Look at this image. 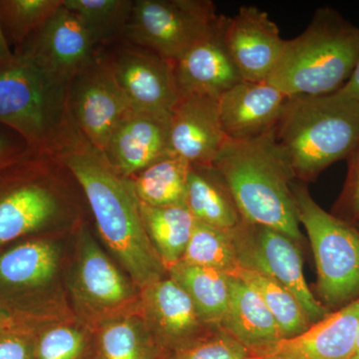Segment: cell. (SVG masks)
Segmentation results:
<instances>
[{
	"label": "cell",
	"instance_id": "2",
	"mask_svg": "<svg viewBox=\"0 0 359 359\" xmlns=\"http://www.w3.org/2000/svg\"><path fill=\"white\" fill-rule=\"evenodd\" d=\"M212 166L230 189L243 221L304 242L292 189L294 177L273 131L249 140L226 139Z\"/></svg>",
	"mask_w": 359,
	"mask_h": 359
},
{
	"label": "cell",
	"instance_id": "30",
	"mask_svg": "<svg viewBox=\"0 0 359 359\" xmlns=\"http://www.w3.org/2000/svg\"><path fill=\"white\" fill-rule=\"evenodd\" d=\"M93 330L77 320L40 325L35 337V359H90Z\"/></svg>",
	"mask_w": 359,
	"mask_h": 359
},
{
	"label": "cell",
	"instance_id": "36",
	"mask_svg": "<svg viewBox=\"0 0 359 359\" xmlns=\"http://www.w3.org/2000/svg\"><path fill=\"white\" fill-rule=\"evenodd\" d=\"M27 147H22L14 143L9 137L0 134V167L7 164L9 161L21 154Z\"/></svg>",
	"mask_w": 359,
	"mask_h": 359
},
{
	"label": "cell",
	"instance_id": "6",
	"mask_svg": "<svg viewBox=\"0 0 359 359\" xmlns=\"http://www.w3.org/2000/svg\"><path fill=\"white\" fill-rule=\"evenodd\" d=\"M63 259L62 243L55 238H32L0 254V308L39 325L76 320Z\"/></svg>",
	"mask_w": 359,
	"mask_h": 359
},
{
	"label": "cell",
	"instance_id": "35",
	"mask_svg": "<svg viewBox=\"0 0 359 359\" xmlns=\"http://www.w3.org/2000/svg\"><path fill=\"white\" fill-rule=\"evenodd\" d=\"M348 169L344 188L334 203L332 214L347 223H359V143L347 158Z\"/></svg>",
	"mask_w": 359,
	"mask_h": 359
},
{
	"label": "cell",
	"instance_id": "26",
	"mask_svg": "<svg viewBox=\"0 0 359 359\" xmlns=\"http://www.w3.org/2000/svg\"><path fill=\"white\" fill-rule=\"evenodd\" d=\"M140 212L149 240L168 271L183 259L196 219L186 205L151 207L140 203Z\"/></svg>",
	"mask_w": 359,
	"mask_h": 359
},
{
	"label": "cell",
	"instance_id": "11",
	"mask_svg": "<svg viewBox=\"0 0 359 359\" xmlns=\"http://www.w3.org/2000/svg\"><path fill=\"white\" fill-rule=\"evenodd\" d=\"M240 268L257 271L282 283L299 302L311 325L332 311L309 290L299 244L282 231L245 223L233 230Z\"/></svg>",
	"mask_w": 359,
	"mask_h": 359
},
{
	"label": "cell",
	"instance_id": "3",
	"mask_svg": "<svg viewBox=\"0 0 359 359\" xmlns=\"http://www.w3.org/2000/svg\"><path fill=\"white\" fill-rule=\"evenodd\" d=\"M273 135L294 180L313 181L358 145L359 102L340 90L290 97Z\"/></svg>",
	"mask_w": 359,
	"mask_h": 359
},
{
	"label": "cell",
	"instance_id": "10",
	"mask_svg": "<svg viewBox=\"0 0 359 359\" xmlns=\"http://www.w3.org/2000/svg\"><path fill=\"white\" fill-rule=\"evenodd\" d=\"M221 18L211 0H136L124 35L174 63L214 32Z\"/></svg>",
	"mask_w": 359,
	"mask_h": 359
},
{
	"label": "cell",
	"instance_id": "39",
	"mask_svg": "<svg viewBox=\"0 0 359 359\" xmlns=\"http://www.w3.org/2000/svg\"><path fill=\"white\" fill-rule=\"evenodd\" d=\"M25 321L16 318L15 316L6 311V309L0 308V330H4V328L13 327V325H18V323H25ZM26 323H29V321H26Z\"/></svg>",
	"mask_w": 359,
	"mask_h": 359
},
{
	"label": "cell",
	"instance_id": "20",
	"mask_svg": "<svg viewBox=\"0 0 359 359\" xmlns=\"http://www.w3.org/2000/svg\"><path fill=\"white\" fill-rule=\"evenodd\" d=\"M358 332L359 297L302 334L280 340L250 359H351Z\"/></svg>",
	"mask_w": 359,
	"mask_h": 359
},
{
	"label": "cell",
	"instance_id": "17",
	"mask_svg": "<svg viewBox=\"0 0 359 359\" xmlns=\"http://www.w3.org/2000/svg\"><path fill=\"white\" fill-rule=\"evenodd\" d=\"M171 115L131 110L111 136L103 154L118 174L129 179L173 154L170 147Z\"/></svg>",
	"mask_w": 359,
	"mask_h": 359
},
{
	"label": "cell",
	"instance_id": "41",
	"mask_svg": "<svg viewBox=\"0 0 359 359\" xmlns=\"http://www.w3.org/2000/svg\"><path fill=\"white\" fill-rule=\"evenodd\" d=\"M356 226H358V228H359V223L358 224H356Z\"/></svg>",
	"mask_w": 359,
	"mask_h": 359
},
{
	"label": "cell",
	"instance_id": "16",
	"mask_svg": "<svg viewBox=\"0 0 359 359\" xmlns=\"http://www.w3.org/2000/svg\"><path fill=\"white\" fill-rule=\"evenodd\" d=\"M96 45L82 20L62 4L16 51L32 54L45 68L71 82L95 57Z\"/></svg>",
	"mask_w": 359,
	"mask_h": 359
},
{
	"label": "cell",
	"instance_id": "18",
	"mask_svg": "<svg viewBox=\"0 0 359 359\" xmlns=\"http://www.w3.org/2000/svg\"><path fill=\"white\" fill-rule=\"evenodd\" d=\"M219 99L181 97L172 111L170 147L191 166H212L226 140L219 114Z\"/></svg>",
	"mask_w": 359,
	"mask_h": 359
},
{
	"label": "cell",
	"instance_id": "23",
	"mask_svg": "<svg viewBox=\"0 0 359 359\" xmlns=\"http://www.w3.org/2000/svg\"><path fill=\"white\" fill-rule=\"evenodd\" d=\"M185 205L196 222L214 228L233 231L243 222L230 189L212 166H191Z\"/></svg>",
	"mask_w": 359,
	"mask_h": 359
},
{
	"label": "cell",
	"instance_id": "25",
	"mask_svg": "<svg viewBox=\"0 0 359 359\" xmlns=\"http://www.w3.org/2000/svg\"><path fill=\"white\" fill-rule=\"evenodd\" d=\"M167 273L185 290L202 320L210 327H221L230 302V276L183 262L175 264Z\"/></svg>",
	"mask_w": 359,
	"mask_h": 359
},
{
	"label": "cell",
	"instance_id": "31",
	"mask_svg": "<svg viewBox=\"0 0 359 359\" xmlns=\"http://www.w3.org/2000/svg\"><path fill=\"white\" fill-rule=\"evenodd\" d=\"M133 2L131 0H65L63 4L76 14L96 44H99L124 34Z\"/></svg>",
	"mask_w": 359,
	"mask_h": 359
},
{
	"label": "cell",
	"instance_id": "33",
	"mask_svg": "<svg viewBox=\"0 0 359 359\" xmlns=\"http://www.w3.org/2000/svg\"><path fill=\"white\" fill-rule=\"evenodd\" d=\"M243 344L219 327L192 346L165 354L164 359H250Z\"/></svg>",
	"mask_w": 359,
	"mask_h": 359
},
{
	"label": "cell",
	"instance_id": "37",
	"mask_svg": "<svg viewBox=\"0 0 359 359\" xmlns=\"http://www.w3.org/2000/svg\"><path fill=\"white\" fill-rule=\"evenodd\" d=\"M339 90L342 93L359 102V58L355 68H354L353 75L349 78L348 81L344 84V86Z\"/></svg>",
	"mask_w": 359,
	"mask_h": 359
},
{
	"label": "cell",
	"instance_id": "28",
	"mask_svg": "<svg viewBox=\"0 0 359 359\" xmlns=\"http://www.w3.org/2000/svg\"><path fill=\"white\" fill-rule=\"evenodd\" d=\"M233 276L242 278L259 292L275 318L283 339H292L311 327V321L301 304L282 283L263 273L242 268Z\"/></svg>",
	"mask_w": 359,
	"mask_h": 359
},
{
	"label": "cell",
	"instance_id": "5",
	"mask_svg": "<svg viewBox=\"0 0 359 359\" xmlns=\"http://www.w3.org/2000/svg\"><path fill=\"white\" fill-rule=\"evenodd\" d=\"M69 84L32 54L14 52L0 65V124L20 135L30 150L50 154L70 122Z\"/></svg>",
	"mask_w": 359,
	"mask_h": 359
},
{
	"label": "cell",
	"instance_id": "34",
	"mask_svg": "<svg viewBox=\"0 0 359 359\" xmlns=\"http://www.w3.org/2000/svg\"><path fill=\"white\" fill-rule=\"evenodd\" d=\"M42 325L25 321L0 330V359H35V337Z\"/></svg>",
	"mask_w": 359,
	"mask_h": 359
},
{
	"label": "cell",
	"instance_id": "9",
	"mask_svg": "<svg viewBox=\"0 0 359 359\" xmlns=\"http://www.w3.org/2000/svg\"><path fill=\"white\" fill-rule=\"evenodd\" d=\"M75 256L66 278L72 313L90 330L139 313L140 289L116 266L85 224L77 229Z\"/></svg>",
	"mask_w": 359,
	"mask_h": 359
},
{
	"label": "cell",
	"instance_id": "14",
	"mask_svg": "<svg viewBox=\"0 0 359 359\" xmlns=\"http://www.w3.org/2000/svg\"><path fill=\"white\" fill-rule=\"evenodd\" d=\"M107 59L132 110L172 114L181 98L173 62L143 48L122 49Z\"/></svg>",
	"mask_w": 359,
	"mask_h": 359
},
{
	"label": "cell",
	"instance_id": "19",
	"mask_svg": "<svg viewBox=\"0 0 359 359\" xmlns=\"http://www.w3.org/2000/svg\"><path fill=\"white\" fill-rule=\"evenodd\" d=\"M289 98L268 81L242 80L218 100L224 136L249 140L273 131Z\"/></svg>",
	"mask_w": 359,
	"mask_h": 359
},
{
	"label": "cell",
	"instance_id": "38",
	"mask_svg": "<svg viewBox=\"0 0 359 359\" xmlns=\"http://www.w3.org/2000/svg\"><path fill=\"white\" fill-rule=\"evenodd\" d=\"M14 57V52L9 46L8 40L6 36L1 21H0V65L8 62Z\"/></svg>",
	"mask_w": 359,
	"mask_h": 359
},
{
	"label": "cell",
	"instance_id": "29",
	"mask_svg": "<svg viewBox=\"0 0 359 359\" xmlns=\"http://www.w3.org/2000/svg\"><path fill=\"white\" fill-rule=\"evenodd\" d=\"M183 263L216 269L235 276L240 269L233 231L222 230L196 222Z\"/></svg>",
	"mask_w": 359,
	"mask_h": 359
},
{
	"label": "cell",
	"instance_id": "1",
	"mask_svg": "<svg viewBox=\"0 0 359 359\" xmlns=\"http://www.w3.org/2000/svg\"><path fill=\"white\" fill-rule=\"evenodd\" d=\"M50 155L81 187L103 242L135 285L142 289L167 276L144 228L129 179L115 171L71 120Z\"/></svg>",
	"mask_w": 359,
	"mask_h": 359
},
{
	"label": "cell",
	"instance_id": "12",
	"mask_svg": "<svg viewBox=\"0 0 359 359\" xmlns=\"http://www.w3.org/2000/svg\"><path fill=\"white\" fill-rule=\"evenodd\" d=\"M131 110L104 56L96 54L91 63L71 80L68 91L71 122L101 152Z\"/></svg>",
	"mask_w": 359,
	"mask_h": 359
},
{
	"label": "cell",
	"instance_id": "21",
	"mask_svg": "<svg viewBox=\"0 0 359 359\" xmlns=\"http://www.w3.org/2000/svg\"><path fill=\"white\" fill-rule=\"evenodd\" d=\"M224 15L218 27L174 62L180 97L219 99L242 81L222 36Z\"/></svg>",
	"mask_w": 359,
	"mask_h": 359
},
{
	"label": "cell",
	"instance_id": "40",
	"mask_svg": "<svg viewBox=\"0 0 359 359\" xmlns=\"http://www.w3.org/2000/svg\"><path fill=\"white\" fill-rule=\"evenodd\" d=\"M351 359H359V332L358 339H356L355 347H354L353 354Z\"/></svg>",
	"mask_w": 359,
	"mask_h": 359
},
{
	"label": "cell",
	"instance_id": "4",
	"mask_svg": "<svg viewBox=\"0 0 359 359\" xmlns=\"http://www.w3.org/2000/svg\"><path fill=\"white\" fill-rule=\"evenodd\" d=\"M358 58V26L320 7L304 32L285 40L268 82L287 97L327 95L348 81Z\"/></svg>",
	"mask_w": 359,
	"mask_h": 359
},
{
	"label": "cell",
	"instance_id": "8",
	"mask_svg": "<svg viewBox=\"0 0 359 359\" xmlns=\"http://www.w3.org/2000/svg\"><path fill=\"white\" fill-rule=\"evenodd\" d=\"M297 219L313 248L316 292L328 311L359 297V228L323 210L302 183H292Z\"/></svg>",
	"mask_w": 359,
	"mask_h": 359
},
{
	"label": "cell",
	"instance_id": "13",
	"mask_svg": "<svg viewBox=\"0 0 359 359\" xmlns=\"http://www.w3.org/2000/svg\"><path fill=\"white\" fill-rule=\"evenodd\" d=\"M139 314L165 354L192 346L219 328L202 320L185 290L169 276L140 289Z\"/></svg>",
	"mask_w": 359,
	"mask_h": 359
},
{
	"label": "cell",
	"instance_id": "24",
	"mask_svg": "<svg viewBox=\"0 0 359 359\" xmlns=\"http://www.w3.org/2000/svg\"><path fill=\"white\" fill-rule=\"evenodd\" d=\"M165 353L139 313L101 323L93 332L90 359H164Z\"/></svg>",
	"mask_w": 359,
	"mask_h": 359
},
{
	"label": "cell",
	"instance_id": "32",
	"mask_svg": "<svg viewBox=\"0 0 359 359\" xmlns=\"http://www.w3.org/2000/svg\"><path fill=\"white\" fill-rule=\"evenodd\" d=\"M62 4L63 0H0V21L6 39L18 50Z\"/></svg>",
	"mask_w": 359,
	"mask_h": 359
},
{
	"label": "cell",
	"instance_id": "22",
	"mask_svg": "<svg viewBox=\"0 0 359 359\" xmlns=\"http://www.w3.org/2000/svg\"><path fill=\"white\" fill-rule=\"evenodd\" d=\"M231 297L221 327L250 351L264 353L283 340L280 328L261 295L238 276H230Z\"/></svg>",
	"mask_w": 359,
	"mask_h": 359
},
{
	"label": "cell",
	"instance_id": "15",
	"mask_svg": "<svg viewBox=\"0 0 359 359\" xmlns=\"http://www.w3.org/2000/svg\"><path fill=\"white\" fill-rule=\"evenodd\" d=\"M222 36L243 80L268 81L285 40L266 11L254 6H243L233 18L224 16Z\"/></svg>",
	"mask_w": 359,
	"mask_h": 359
},
{
	"label": "cell",
	"instance_id": "27",
	"mask_svg": "<svg viewBox=\"0 0 359 359\" xmlns=\"http://www.w3.org/2000/svg\"><path fill=\"white\" fill-rule=\"evenodd\" d=\"M191 165L171 154L129 178L137 199L151 207L185 205Z\"/></svg>",
	"mask_w": 359,
	"mask_h": 359
},
{
	"label": "cell",
	"instance_id": "7",
	"mask_svg": "<svg viewBox=\"0 0 359 359\" xmlns=\"http://www.w3.org/2000/svg\"><path fill=\"white\" fill-rule=\"evenodd\" d=\"M48 153L26 149L0 167V247L25 236L55 230L73 218V205Z\"/></svg>",
	"mask_w": 359,
	"mask_h": 359
}]
</instances>
